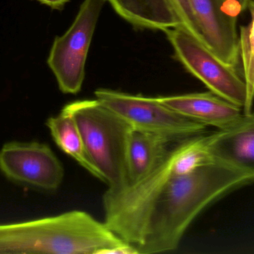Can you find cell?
<instances>
[{
  "label": "cell",
  "instance_id": "cell-1",
  "mask_svg": "<svg viewBox=\"0 0 254 254\" xmlns=\"http://www.w3.org/2000/svg\"><path fill=\"white\" fill-rule=\"evenodd\" d=\"M252 181L250 174L217 161L184 174L160 164L136 183L107 189L104 223L136 254L173 252L209 204Z\"/></svg>",
  "mask_w": 254,
  "mask_h": 254
},
{
  "label": "cell",
  "instance_id": "cell-2",
  "mask_svg": "<svg viewBox=\"0 0 254 254\" xmlns=\"http://www.w3.org/2000/svg\"><path fill=\"white\" fill-rule=\"evenodd\" d=\"M136 254L104 222L81 210L0 225V254Z\"/></svg>",
  "mask_w": 254,
  "mask_h": 254
},
{
  "label": "cell",
  "instance_id": "cell-3",
  "mask_svg": "<svg viewBox=\"0 0 254 254\" xmlns=\"http://www.w3.org/2000/svg\"><path fill=\"white\" fill-rule=\"evenodd\" d=\"M63 110L75 120L101 181L108 189L126 186L127 140L131 127L96 98L68 103Z\"/></svg>",
  "mask_w": 254,
  "mask_h": 254
},
{
  "label": "cell",
  "instance_id": "cell-4",
  "mask_svg": "<svg viewBox=\"0 0 254 254\" xmlns=\"http://www.w3.org/2000/svg\"><path fill=\"white\" fill-rule=\"evenodd\" d=\"M95 98L133 129L158 134L171 141H181L204 134L207 126L180 114L158 98L134 95L101 88Z\"/></svg>",
  "mask_w": 254,
  "mask_h": 254
},
{
  "label": "cell",
  "instance_id": "cell-5",
  "mask_svg": "<svg viewBox=\"0 0 254 254\" xmlns=\"http://www.w3.org/2000/svg\"><path fill=\"white\" fill-rule=\"evenodd\" d=\"M176 59L215 95L244 108L247 87L236 67L216 56L205 44L183 26L164 31Z\"/></svg>",
  "mask_w": 254,
  "mask_h": 254
},
{
  "label": "cell",
  "instance_id": "cell-6",
  "mask_svg": "<svg viewBox=\"0 0 254 254\" xmlns=\"http://www.w3.org/2000/svg\"><path fill=\"white\" fill-rule=\"evenodd\" d=\"M106 0H83L65 34L55 37L47 63L61 92L77 94L84 82L86 59Z\"/></svg>",
  "mask_w": 254,
  "mask_h": 254
},
{
  "label": "cell",
  "instance_id": "cell-7",
  "mask_svg": "<svg viewBox=\"0 0 254 254\" xmlns=\"http://www.w3.org/2000/svg\"><path fill=\"white\" fill-rule=\"evenodd\" d=\"M0 169L10 180L46 190L58 189L64 177L53 151L38 142L4 144L0 149Z\"/></svg>",
  "mask_w": 254,
  "mask_h": 254
},
{
  "label": "cell",
  "instance_id": "cell-8",
  "mask_svg": "<svg viewBox=\"0 0 254 254\" xmlns=\"http://www.w3.org/2000/svg\"><path fill=\"white\" fill-rule=\"evenodd\" d=\"M204 44L222 61L237 67L240 60L237 19L228 16L221 0H190Z\"/></svg>",
  "mask_w": 254,
  "mask_h": 254
},
{
  "label": "cell",
  "instance_id": "cell-9",
  "mask_svg": "<svg viewBox=\"0 0 254 254\" xmlns=\"http://www.w3.org/2000/svg\"><path fill=\"white\" fill-rule=\"evenodd\" d=\"M210 140L216 161L254 177V112L210 134Z\"/></svg>",
  "mask_w": 254,
  "mask_h": 254
},
{
  "label": "cell",
  "instance_id": "cell-10",
  "mask_svg": "<svg viewBox=\"0 0 254 254\" xmlns=\"http://www.w3.org/2000/svg\"><path fill=\"white\" fill-rule=\"evenodd\" d=\"M164 105L187 118L219 130L228 128L242 116L241 107L213 92L157 97Z\"/></svg>",
  "mask_w": 254,
  "mask_h": 254
},
{
  "label": "cell",
  "instance_id": "cell-11",
  "mask_svg": "<svg viewBox=\"0 0 254 254\" xmlns=\"http://www.w3.org/2000/svg\"><path fill=\"white\" fill-rule=\"evenodd\" d=\"M171 143L163 136L131 128L127 140V184L139 181L153 171L168 153Z\"/></svg>",
  "mask_w": 254,
  "mask_h": 254
},
{
  "label": "cell",
  "instance_id": "cell-12",
  "mask_svg": "<svg viewBox=\"0 0 254 254\" xmlns=\"http://www.w3.org/2000/svg\"><path fill=\"white\" fill-rule=\"evenodd\" d=\"M116 13L137 28L166 31L182 26L173 0H106Z\"/></svg>",
  "mask_w": 254,
  "mask_h": 254
},
{
  "label": "cell",
  "instance_id": "cell-13",
  "mask_svg": "<svg viewBox=\"0 0 254 254\" xmlns=\"http://www.w3.org/2000/svg\"><path fill=\"white\" fill-rule=\"evenodd\" d=\"M46 125L57 146L92 175L101 180V174L88 155L81 133L71 114L62 109L58 116L48 119Z\"/></svg>",
  "mask_w": 254,
  "mask_h": 254
},
{
  "label": "cell",
  "instance_id": "cell-14",
  "mask_svg": "<svg viewBox=\"0 0 254 254\" xmlns=\"http://www.w3.org/2000/svg\"><path fill=\"white\" fill-rule=\"evenodd\" d=\"M252 20L249 25L241 26L239 36L240 58L243 64V79L247 87V101L243 108L245 114L252 112L254 86V1L251 3Z\"/></svg>",
  "mask_w": 254,
  "mask_h": 254
},
{
  "label": "cell",
  "instance_id": "cell-15",
  "mask_svg": "<svg viewBox=\"0 0 254 254\" xmlns=\"http://www.w3.org/2000/svg\"><path fill=\"white\" fill-rule=\"evenodd\" d=\"M182 26L190 32L192 35L203 42L199 28L197 24L195 15L192 11L190 0H173ZM204 43V42H203Z\"/></svg>",
  "mask_w": 254,
  "mask_h": 254
},
{
  "label": "cell",
  "instance_id": "cell-16",
  "mask_svg": "<svg viewBox=\"0 0 254 254\" xmlns=\"http://www.w3.org/2000/svg\"><path fill=\"white\" fill-rule=\"evenodd\" d=\"M252 0H221L224 10L231 17L237 19L239 15L250 7Z\"/></svg>",
  "mask_w": 254,
  "mask_h": 254
},
{
  "label": "cell",
  "instance_id": "cell-17",
  "mask_svg": "<svg viewBox=\"0 0 254 254\" xmlns=\"http://www.w3.org/2000/svg\"><path fill=\"white\" fill-rule=\"evenodd\" d=\"M37 1L52 7V8L61 10L70 0H37Z\"/></svg>",
  "mask_w": 254,
  "mask_h": 254
},
{
  "label": "cell",
  "instance_id": "cell-18",
  "mask_svg": "<svg viewBox=\"0 0 254 254\" xmlns=\"http://www.w3.org/2000/svg\"></svg>",
  "mask_w": 254,
  "mask_h": 254
}]
</instances>
